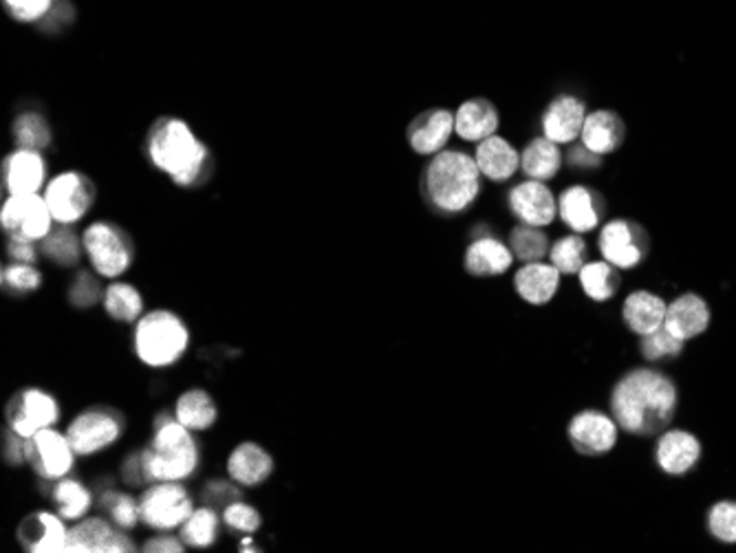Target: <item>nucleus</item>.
Masks as SVG:
<instances>
[{
    "instance_id": "c85d7f7f",
    "label": "nucleus",
    "mask_w": 736,
    "mask_h": 553,
    "mask_svg": "<svg viewBox=\"0 0 736 553\" xmlns=\"http://www.w3.org/2000/svg\"><path fill=\"white\" fill-rule=\"evenodd\" d=\"M499 129V113L488 100L463 102L454 115V131L466 142H483Z\"/></svg>"
},
{
    "instance_id": "dca6fc26",
    "label": "nucleus",
    "mask_w": 736,
    "mask_h": 553,
    "mask_svg": "<svg viewBox=\"0 0 736 553\" xmlns=\"http://www.w3.org/2000/svg\"><path fill=\"white\" fill-rule=\"evenodd\" d=\"M18 543L31 553L67 552L69 530L64 528V519L49 512L29 514L18 528Z\"/></svg>"
},
{
    "instance_id": "f3484780",
    "label": "nucleus",
    "mask_w": 736,
    "mask_h": 553,
    "mask_svg": "<svg viewBox=\"0 0 736 553\" xmlns=\"http://www.w3.org/2000/svg\"><path fill=\"white\" fill-rule=\"evenodd\" d=\"M510 207L521 223L534 227L550 225L558 214V201L552 190L536 180L523 182L510 192Z\"/></svg>"
},
{
    "instance_id": "2eb2a0df",
    "label": "nucleus",
    "mask_w": 736,
    "mask_h": 553,
    "mask_svg": "<svg viewBox=\"0 0 736 553\" xmlns=\"http://www.w3.org/2000/svg\"><path fill=\"white\" fill-rule=\"evenodd\" d=\"M569 441L584 457H600L613 450L617 423L597 410H582L569 423Z\"/></svg>"
},
{
    "instance_id": "ea45409f",
    "label": "nucleus",
    "mask_w": 736,
    "mask_h": 553,
    "mask_svg": "<svg viewBox=\"0 0 736 553\" xmlns=\"http://www.w3.org/2000/svg\"><path fill=\"white\" fill-rule=\"evenodd\" d=\"M13 137L20 149L29 151H40L51 144L49 124L38 113H22L13 122Z\"/></svg>"
},
{
    "instance_id": "e433bc0d",
    "label": "nucleus",
    "mask_w": 736,
    "mask_h": 553,
    "mask_svg": "<svg viewBox=\"0 0 736 553\" xmlns=\"http://www.w3.org/2000/svg\"><path fill=\"white\" fill-rule=\"evenodd\" d=\"M218 539V516L212 508H201L190 514L182 525V541L187 547L207 550Z\"/></svg>"
},
{
    "instance_id": "393cba45",
    "label": "nucleus",
    "mask_w": 736,
    "mask_h": 553,
    "mask_svg": "<svg viewBox=\"0 0 736 553\" xmlns=\"http://www.w3.org/2000/svg\"><path fill=\"white\" fill-rule=\"evenodd\" d=\"M512 260L514 254L510 245L492 236H481L466 252V272L477 278L501 276L512 267Z\"/></svg>"
},
{
    "instance_id": "3c124183",
    "label": "nucleus",
    "mask_w": 736,
    "mask_h": 553,
    "mask_svg": "<svg viewBox=\"0 0 736 553\" xmlns=\"http://www.w3.org/2000/svg\"><path fill=\"white\" fill-rule=\"evenodd\" d=\"M238 496H241L238 488H234V485L227 483V481H212V483L205 488V501H209L212 505H223V508H225V503L229 505V503L238 501Z\"/></svg>"
},
{
    "instance_id": "2f4dec72",
    "label": "nucleus",
    "mask_w": 736,
    "mask_h": 553,
    "mask_svg": "<svg viewBox=\"0 0 736 553\" xmlns=\"http://www.w3.org/2000/svg\"><path fill=\"white\" fill-rule=\"evenodd\" d=\"M51 501L64 521L78 523L89 514V510L93 505V494L84 483L64 477V479L55 481V485L51 490Z\"/></svg>"
},
{
    "instance_id": "20e7f679",
    "label": "nucleus",
    "mask_w": 736,
    "mask_h": 553,
    "mask_svg": "<svg viewBox=\"0 0 736 553\" xmlns=\"http://www.w3.org/2000/svg\"><path fill=\"white\" fill-rule=\"evenodd\" d=\"M153 441L142 450L146 481H184L198 468V446L184 423L164 412L155 419Z\"/></svg>"
},
{
    "instance_id": "a19ab883",
    "label": "nucleus",
    "mask_w": 736,
    "mask_h": 553,
    "mask_svg": "<svg viewBox=\"0 0 736 553\" xmlns=\"http://www.w3.org/2000/svg\"><path fill=\"white\" fill-rule=\"evenodd\" d=\"M0 283H2V289L9 294V296H16V298H24L33 291L40 289L42 285V274L33 267V265H27V263H13V265H7L2 269V276H0Z\"/></svg>"
},
{
    "instance_id": "a878e982",
    "label": "nucleus",
    "mask_w": 736,
    "mask_h": 553,
    "mask_svg": "<svg viewBox=\"0 0 736 553\" xmlns=\"http://www.w3.org/2000/svg\"><path fill=\"white\" fill-rule=\"evenodd\" d=\"M580 142L600 157L615 153L624 142V122L613 111H595L586 115Z\"/></svg>"
},
{
    "instance_id": "f257e3e1",
    "label": "nucleus",
    "mask_w": 736,
    "mask_h": 553,
    "mask_svg": "<svg viewBox=\"0 0 736 553\" xmlns=\"http://www.w3.org/2000/svg\"><path fill=\"white\" fill-rule=\"evenodd\" d=\"M677 410V388L660 370L626 372L611 392L615 423L633 434L651 437L671 426Z\"/></svg>"
},
{
    "instance_id": "7c9ffc66",
    "label": "nucleus",
    "mask_w": 736,
    "mask_h": 553,
    "mask_svg": "<svg viewBox=\"0 0 736 553\" xmlns=\"http://www.w3.org/2000/svg\"><path fill=\"white\" fill-rule=\"evenodd\" d=\"M175 417H177L180 423H184L187 430L203 432V430H209L216 423L218 410H216V403H214L209 392H205L201 388H192L180 397L177 408H175Z\"/></svg>"
},
{
    "instance_id": "473e14b6",
    "label": "nucleus",
    "mask_w": 736,
    "mask_h": 553,
    "mask_svg": "<svg viewBox=\"0 0 736 553\" xmlns=\"http://www.w3.org/2000/svg\"><path fill=\"white\" fill-rule=\"evenodd\" d=\"M562 166V155L558 144L548 137L534 140L521 155V171L536 182H550Z\"/></svg>"
},
{
    "instance_id": "864d4df0",
    "label": "nucleus",
    "mask_w": 736,
    "mask_h": 553,
    "mask_svg": "<svg viewBox=\"0 0 736 553\" xmlns=\"http://www.w3.org/2000/svg\"><path fill=\"white\" fill-rule=\"evenodd\" d=\"M569 162L573 168H597L602 160H600V155L591 153L584 144H580L569 151Z\"/></svg>"
},
{
    "instance_id": "c9c22d12",
    "label": "nucleus",
    "mask_w": 736,
    "mask_h": 553,
    "mask_svg": "<svg viewBox=\"0 0 736 553\" xmlns=\"http://www.w3.org/2000/svg\"><path fill=\"white\" fill-rule=\"evenodd\" d=\"M40 243H42L40 245L42 254L51 263H55L60 267H71V265L80 263L84 243L73 234V229L69 225H60V227L51 229Z\"/></svg>"
},
{
    "instance_id": "8fccbe9b",
    "label": "nucleus",
    "mask_w": 736,
    "mask_h": 553,
    "mask_svg": "<svg viewBox=\"0 0 736 553\" xmlns=\"http://www.w3.org/2000/svg\"><path fill=\"white\" fill-rule=\"evenodd\" d=\"M7 254L13 258V263H27V265H33L35 258H38L35 247H33V240L22 238V236H16V234H9Z\"/></svg>"
},
{
    "instance_id": "5701e85b",
    "label": "nucleus",
    "mask_w": 736,
    "mask_h": 553,
    "mask_svg": "<svg viewBox=\"0 0 736 553\" xmlns=\"http://www.w3.org/2000/svg\"><path fill=\"white\" fill-rule=\"evenodd\" d=\"M452 131L454 115L446 109H432L412 122L408 131V142L419 155H437L448 144Z\"/></svg>"
},
{
    "instance_id": "c756f323",
    "label": "nucleus",
    "mask_w": 736,
    "mask_h": 553,
    "mask_svg": "<svg viewBox=\"0 0 736 553\" xmlns=\"http://www.w3.org/2000/svg\"><path fill=\"white\" fill-rule=\"evenodd\" d=\"M624 325L637 334V336H648L664 327L666 318V303L648 291H635L626 298L624 309H622Z\"/></svg>"
},
{
    "instance_id": "09e8293b",
    "label": "nucleus",
    "mask_w": 736,
    "mask_h": 553,
    "mask_svg": "<svg viewBox=\"0 0 736 553\" xmlns=\"http://www.w3.org/2000/svg\"><path fill=\"white\" fill-rule=\"evenodd\" d=\"M2 457L9 465H20L27 461V439L7 426L2 434Z\"/></svg>"
},
{
    "instance_id": "bb28decb",
    "label": "nucleus",
    "mask_w": 736,
    "mask_h": 553,
    "mask_svg": "<svg viewBox=\"0 0 736 553\" xmlns=\"http://www.w3.org/2000/svg\"><path fill=\"white\" fill-rule=\"evenodd\" d=\"M474 162L481 171L492 182H505L517 175L521 168V155L514 151V146L497 135L479 142Z\"/></svg>"
},
{
    "instance_id": "37998d69",
    "label": "nucleus",
    "mask_w": 736,
    "mask_h": 553,
    "mask_svg": "<svg viewBox=\"0 0 736 553\" xmlns=\"http://www.w3.org/2000/svg\"><path fill=\"white\" fill-rule=\"evenodd\" d=\"M684 349V342L677 340L671 331H666L664 327H660L657 331L642 336L640 342V351L646 360H664V358H675L679 356Z\"/></svg>"
},
{
    "instance_id": "5fc2aeb1",
    "label": "nucleus",
    "mask_w": 736,
    "mask_h": 553,
    "mask_svg": "<svg viewBox=\"0 0 736 553\" xmlns=\"http://www.w3.org/2000/svg\"><path fill=\"white\" fill-rule=\"evenodd\" d=\"M185 543H180L175 536H155L146 541L142 552L146 553H182Z\"/></svg>"
},
{
    "instance_id": "49530a36",
    "label": "nucleus",
    "mask_w": 736,
    "mask_h": 553,
    "mask_svg": "<svg viewBox=\"0 0 736 553\" xmlns=\"http://www.w3.org/2000/svg\"><path fill=\"white\" fill-rule=\"evenodd\" d=\"M100 300H102L100 283L89 272H80L69 287V303L78 309H91Z\"/></svg>"
},
{
    "instance_id": "f8f14e48",
    "label": "nucleus",
    "mask_w": 736,
    "mask_h": 553,
    "mask_svg": "<svg viewBox=\"0 0 736 553\" xmlns=\"http://www.w3.org/2000/svg\"><path fill=\"white\" fill-rule=\"evenodd\" d=\"M53 214L44 201V196L38 194H20L9 196L2 205L0 225L7 234H16L29 240H42L53 229Z\"/></svg>"
},
{
    "instance_id": "58836bf2",
    "label": "nucleus",
    "mask_w": 736,
    "mask_h": 553,
    "mask_svg": "<svg viewBox=\"0 0 736 553\" xmlns=\"http://www.w3.org/2000/svg\"><path fill=\"white\" fill-rule=\"evenodd\" d=\"M100 508L104 512H109L111 521L124 530V532H131L137 528V523L142 521V508H140V501H135L131 494H122V492H104L102 499H100Z\"/></svg>"
},
{
    "instance_id": "6ab92c4d",
    "label": "nucleus",
    "mask_w": 736,
    "mask_h": 553,
    "mask_svg": "<svg viewBox=\"0 0 736 553\" xmlns=\"http://www.w3.org/2000/svg\"><path fill=\"white\" fill-rule=\"evenodd\" d=\"M657 463L671 477L691 472L702 459V443L695 434L684 430H668L657 443Z\"/></svg>"
},
{
    "instance_id": "79ce46f5",
    "label": "nucleus",
    "mask_w": 736,
    "mask_h": 553,
    "mask_svg": "<svg viewBox=\"0 0 736 553\" xmlns=\"http://www.w3.org/2000/svg\"><path fill=\"white\" fill-rule=\"evenodd\" d=\"M552 265L560 274H580L586 265V245L577 234L560 238L550 252Z\"/></svg>"
},
{
    "instance_id": "423d86ee",
    "label": "nucleus",
    "mask_w": 736,
    "mask_h": 553,
    "mask_svg": "<svg viewBox=\"0 0 736 553\" xmlns=\"http://www.w3.org/2000/svg\"><path fill=\"white\" fill-rule=\"evenodd\" d=\"M84 252L93 269L104 278L122 276L133 263V245L124 229L113 223H93L82 234Z\"/></svg>"
},
{
    "instance_id": "7ed1b4c3",
    "label": "nucleus",
    "mask_w": 736,
    "mask_h": 553,
    "mask_svg": "<svg viewBox=\"0 0 736 553\" xmlns=\"http://www.w3.org/2000/svg\"><path fill=\"white\" fill-rule=\"evenodd\" d=\"M481 187L477 162L459 151L437 153L423 173V194L441 214H459L468 209Z\"/></svg>"
},
{
    "instance_id": "4be33fe9",
    "label": "nucleus",
    "mask_w": 736,
    "mask_h": 553,
    "mask_svg": "<svg viewBox=\"0 0 736 553\" xmlns=\"http://www.w3.org/2000/svg\"><path fill=\"white\" fill-rule=\"evenodd\" d=\"M584 120L586 111L582 100L573 95H560L553 100L543 117V133L553 144H571L582 135Z\"/></svg>"
},
{
    "instance_id": "0eeeda50",
    "label": "nucleus",
    "mask_w": 736,
    "mask_h": 553,
    "mask_svg": "<svg viewBox=\"0 0 736 553\" xmlns=\"http://www.w3.org/2000/svg\"><path fill=\"white\" fill-rule=\"evenodd\" d=\"M140 508L142 523L155 532H173L182 528L194 512V503L180 481H157L142 494Z\"/></svg>"
},
{
    "instance_id": "4c0bfd02",
    "label": "nucleus",
    "mask_w": 736,
    "mask_h": 553,
    "mask_svg": "<svg viewBox=\"0 0 736 553\" xmlns=\"http://www.w3.org/2000/svg\"><path fill=\"white\" fill-rule=\"evenodd\" d=\"M510 249L519 260L536 263L550 252V243L548 236L541 232V227L523 223L510 234Z\"/></svg>"
},
{
    "instance_id": "ddd939ff",
    "label": "nucleus",
    "mask_w": 736,
    "mask_h": 553,
    "mask_svg": "<svg viewBox=\"0 0 736 553\" xmlns=\"http://www.w3.org/2000/svg\"><path fill=\"white\" fill-rule=\"evenodd\" d=\"M648 249V236L644 229L631 221L617 218L602 227L600 232V252L606 263L617 269L637 267Z\"/></svg>"
},
{
    "instance_id": "f03ea898",
    "label": "nucleus",
    "mask_w": 736,
    "mask_h": 553,
    "mask_svg": "<svg viewBox=\"0 0 736 553\" xmlns=\"http://www.w3.org/2000/svg\"><path fill=\"white\" fill-rule=\"evenodd\" d=\"M149 155L155 168L166 173L175 184H196L205 168L209 153L203 142L196 140L192 129L182 120H160L149 137Z\"/></svg>"
},
{
    "instance_id": "603ef678",
    "label": "nucleus",
    "mask_w": 736,
    "mask_h": 553,
    "mask_svg": "<svg viewBox=\"0 0 736 553\" xmlns=\"http://www.w3.org/2000/svg\"><path fill=\"white\" fill-rule=\"evenodd\" d=\"M122 479L129 485H142L146 481V472H144V461H142V452L131 454L124 465H122Z\"/></svg>"
},
{
    "instance_id": "cd10ccee",
    "label": "nucleus",
    "mask_w": 736,
    "mask_h": 553,
    "mask_svg": "<svg viewBox=\"0 0 736 553\" xmlns=\"http://www.w3.org/2000/svg\"><path fill=\"white\" fill-rule=\"evenodd\" d=\"M514 287L525 303L536 307L548 305L560 287V272L541 260L525 263L514 276Z\"/></svg>"
},
{
    "instance_id": "412c9836",
    "label": "nucleus",
    "mask_w": 736,
    "mask_h": 553,
    "mask_svg": "<svg viewBox=\"0 0 736 553\" xmlns=\"http://www.w3.org/2000/svg\"><path fill=\"white\" fill-rule=\"evenodd\" d=\"M2 180L9 196L35 194L44 184V162L38 151L18 149L2 164Z\"/></svg>"
},
{
    "instance_id": "f704fd0d",
    "label": "nucleus",
    "mask_w": 736,
    "mask_h": 553,
    "mask_svg": "<svg viewBox=\"0 0 736 553\" xmlns=\"http://www.w3.org/2000/svg\"><path fill=\"white\" fill-rule=\"evenodd\" d=\"M580 285L595 303L611 300L620 289V272L611 263H586L580 269Z\"/></svg>"
},
{
    "instance_id": "4468645a",
    "label": "nucleus",
    "mask_w": 736,
    "mask_h": 553,
    "mask_svg": "<svg viewBox=\"0 0 736 553\" xmlns=\"http://www.w3.org/2000/svg\"><path fill=\"white\" fill-rule=\"evenodd\" d=\"M135 552V543L109 521L100 516L82 519L69 530L67 553H129Z\"/></svg>"
},
{
    "instance_id": "de8ad7c7",
    "label": "nucleus",
    "mask_w": 736,
    "mask_h": 553,
    "mask_svg": "<svg viewBox=\"0 0 736 553\" xmlns=\"http://www.w3.org/2000/svg\"><path fill=\"white\" fill-rule=\"evenodd\" d=\"M4 4L16 20L29 22L42 18L51 9L53 0H4Z\"/></svg>"
},
{
    "instance_id": "9d476101",
    "label": "nucleus",
    "mask_w": 736,
    "mask_h": 553,
    "mask_svg": "<svg viewBox=\"0 0 736 553\" xmlns=\"http://www.w3.org/2000/svg\"><path fill=\"white\" fill-rule=\"evenodd\" d=\"M27 463L44 481L64 479L75 463V450L67 434L58 432L53 426L42 428L27 439Z\"/></svg>"
},
{
    "instance_id": "6e6d98bb",
    "label": "nucleus",
    "mask_w": 736,
    "mask_h": 553,
    "mask_svg": "<svg viewBox=\"0 0 736 553\" xmlns=\"http://www.w3.org/2000/svg\"><path fill=\"white\" fill-rule=\"evenodd\" d=\"M241 552H258V547H256L249 539H245V541L241 543Z\"/></svg>"
},
{
    "instance_id": "c03bdc74",
    "label": "nucleus",
    "mask_w": 736,
    "mask_h": 553,
    "mask_svg": "<svg viewBox=\"0 0 736 553\" xmlns=\"http://www.w3.org/2000/svg\"><path fill=\"white\" fill-rule=\"evenodd\" d=\"M221 519L232 532H241V534H254L263 525V519H260L258 510L243 503V501H234V503L225 505Z\"/></svg>"
},
{
    "instance_id": "9b49d317",
    "label": "nucleus",
    "mask_w": 736,
    "mask_h": 553,
    "mask_svg": "<svg viewBox=\"0 0 736 553\" xmlns=\"http://www.w3.org/2000/svg\"><path fill=\"white\" fill-rule=\"evenodd\" d=\"M93 184L80 173H62L53 177L44 190V201L58 225L78 223L93 205Z\"/></svg>"
},
{
    "instance_id": "a211bd4d",
    "label": "nucleus",
    "mask_w": 736,
    "mask_h": 553,
    "mask_svg": "<svg viewBox=\"0 0 736 553\" xmlns=\"http://www.w3.org/2000/svg\"><path fill=\"white\" fill-rule=\"evenodd\" d=\"M711 325V309L704 298L695 294L679 296L675 303L666 307L664 329L671 331L677 340L688 342L702 336Z\"/></svg>"
},
{
    "instance_id": "a18cd8bd",
    "label": "nucleus",
    "mask_w": 736,
    "mask_h": 553,
    "mask_svg": "<svg viewBox=\"0 0 736 553\" xmlns=\"http://www.w3.org/2000/svg\"><path fill=\"white\" fill-rule=\"evenodd\" d=\"M708 530L711 534L728 545L736 543V503L735 501H722L717 503L708 514Z\"/></svg>"
},
{
    "instance_id": "6e6552de",
    "label": "nucleus",
    "mask_w": 736,
    "mask_h": 553,
    "mask_svg": "<svg viewBox=\"0 0 736 553\" xmlns=\"http://www.w3.org/2000/svg\"><path fill=\"white\" fill-rule=\"evenodd\" d=\"M124 432V419L113 408H91L80 412L67 428V437L80 457L111 448Z\"/></svg>"
},
{
    "instance_id": "aec40b11",
    "label": "nucleus",
    "mask_w": 736,
    "mask_h": 553,
    "mask_svg": "<svg viewBox=\"0 0 736 553\" xmlns=\"http://www.w3.org/2000/svg\"><path fill=\"white\" fill-rule=\"evenodd\" d=\"M272 472H274L272 454L254 441H245V443L236 446L227 459L229 479L243 488L263 485L272 477Z\"/></svg>"
},
{
    "instance_id": "39448f33",
    "label": "nucleus",
    "mask_w": 736,
    "mask_h": 553,
    "mask_svg": "<svg viewBox=\"0 0 736 553\" xmlns=\"http://www.w3.org/2000/svg\"><path fill=\"white\" fill-rule=\"evenodd\" d=\"M190 347V331L184 320L166 309L151 311L137 320L133 349L140 362L151 369L177 365Z\"/></svg>"
},
{
    "instance_id": "72a5a7b5",
    "label": "nucleus",
    "mask_w": 736,
    "mask_h": 553,
    "mask_svg": "<svg viewBox=\"0 0 736 553\" xmlns=\"http://www.w3.org/2000/svg\"><path fill=\"white\" fill-rule=\"evenodd\" d=\"M104 309L117 322H137L144 316V298L131 283H113L104 291Z\"/></svg>"
},
{
    "instance_id": "b1692460",
    "label": "nucleus",
    "mask_w": 736,
    "mask_h": 553,
    "mask_svg": "<svg viewBox=\"0 0 736 553\" xmlns=\"http://www.w3.org/2000/svg\"><path fill=\"white\" fill-rule=\"evenodd\" d=\"M595 201H597V194L584 185L566 187L558 196V214H560L562 223L569 225L573 232H577V234L593 232L600 223V209H597Z\"/></svg>"
},
{
    "instance_id": "1a4fd4ad",
    "label": "nucleus",
    "mask_w": 736,
    "mask_h": 553,
    "mask_svg": "<svg viewBox=\"0 0 736 553\" xmlns=\"http://www.w3.org/2000/svg\"><path fill=\"white\" fill-rule=\"evenodd\" d=\"M60 406L55 397L42 388H22L7 403V426L29 439L42 428L55 426Z\"/></svg>"
}]
</instances>
